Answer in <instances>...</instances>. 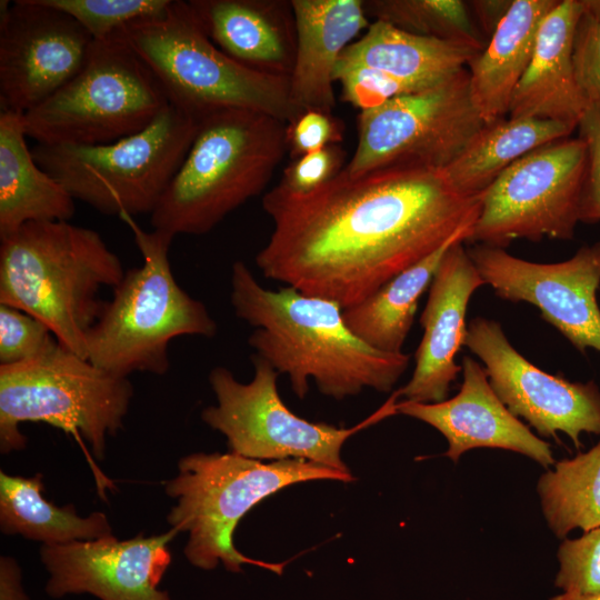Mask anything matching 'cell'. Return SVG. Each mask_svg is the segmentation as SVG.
Here are the masks:
<instances>
[{"label":"cell","instance_id":"obj_1","mask_svg":"<svg viewBox=\"0 0 600 600\" xmlns=\"http://www.w3.org/2000/svg\"><path fill=\"white\" fill-rule=\"evenodd\" d=\"M482 197L459 192L443 168L418 166L342 170L306 196L272 188L262 208L273 230L256 264L266 278L351 307L473 227Z\"/></svg>","mask_w":600,"mask_h":600},{"label":"cell","instance_id":"obj_34","mask_svg":"<svg viewBox=\"0 0 600 600\" xmlns=\"http://www.w3.org/2000/svg\"><path fill=\"white\" fill-rule=\"evenodd\" d=\"M572 58L578 84L589 107L600 112V0H583Z\"/></svg>","mask_w":600,"mask_h":600},{"label":"cell","instance_id":"obj_37","mask_svg":"<svg viewBox=\"0 0 600 600\" xmlns=\"http://www.w3.org/2000/svg\"><path fill=\"white\" fill-rule=\"evenodd\" d=\"M344 122L322 110H302L286 126L287 151L291 159L329 146L340 144L344 137Z\"/></svg>","mask_w":600,"mask_h":600},{"label":"cell","instance_id":"obj_24","mask_svg":"<svg viewBox=\"0 0 600 600\" xmlns=\"http://www.w3.org/2000/svg\"><path fill=\"white\" fill-rule=\"evenodd\" d=\"M22 114L0 112V238L36 221H68L74 199L34 160Z\"/></svg>","mask_w":600,"mask_h":600},{"label":"cell","instance_id":"obj_2","mask_svg":"<svg viewBox=\"0 0 600 600\" xmlns=\"http://www.w3.org/2000/svg\"><path fill=\"white\" fill-rule=\"evenodd\" d=\"M231 304L254 328L248 339L254 356L288 376L300 399L310 380L337 400L364 388L389 392L409 366L410 354L383 352L358 338L339 303L289 286L267 289L242 261L232 264Z\"/></svg>","mask_w":600,"mask_h":600},{"label":"cell","instance_id":"obj_35","mask_svg":"<svg viewBox=\"0 0 600 600\" xmlns=\"http://www.w3.org/2000/svg\"><path fill=\"white\" fill-rule=\"evenodd\" d=\"M334 80L341 86V99L360 111L374 109L393 98L416 92L407 82L364 66H337Z\"/></svg>","mask_w":600,"mask_h":600},{"label":"cell","instance_id":"obj_28","mask_svg":"<svg viewBox=\"0 0 600 600\" xmlns=\"http://www.w3.org/2000/svg\"><path fill=\"white\" fill-rule=\"evenodd\" d=\"M42 476H11L0 471V528L42 544L89 541L112 534L102 512L80 517L72 504L58 507L42 496Z\"/></svg>","mask_w":600,"mask_h":600},{"label":"cell","instance_id":"obj_20","mask_svg":"<svg viewBox=\"0 0 600 600\" xmlns=\"http://www.w3.org/2000/svg\"><path fill=\"white\" fill-rule=\"evenodd\" d=\"M198 23L230 59L248 69L289 78L296 58L291 0H190Z\"/></svg>","mask_w":600,"mask_h":600},{"label":"cell","instance_id":"obj_6","mask_svg":"<svg viewBox=\"0 0 600 600\" xmlns=\"http://www.w3.org/2000/svg\"><path fill=\"white\" fill-rule=\"evenodd\" d=\"M131 227L143 262L126 271L111 300L103 301L87 336V359L120 377L133 372L164 374L168 348L181 336L211 338L218 327L207 307L189 296L173 277L168 251L173 238L158 230L147 232L131 217Z\"/></svg>","mask_w":600,"mask_h":600},{"label":"cell","instance_id":"obj_8","mask_svg":"<svg viewBox=\"0 0 600 600\" xmlns=\"http://www.w3.org/2000/svg\"><path fill=\"white\" fill-rule=\"evenodd\" d=\"M132 396L127 377L98 368L56 340L32 360L0 366V451L24 449L20 423L40 421L80 434L102 460L107 437L122 428Z\"/></svg>","mask_w":600,"mask_h":600},{"label":"cell","instance_id":"obj_30","mask_svg":"<svg viewBox=\"0 0 600 600\" xmlns=\"http://www.w3.org/2000/svg\"><path fill=\"white\" fill-rule=\"evenodd\" d=\"M369 18L403 31L469 44L482 51L487 42L460 0H363Z\"/></svg>","mask_w":600,"mask_h":600},{"label":"cell","instance_id":"obj_40","mask_svg":"<svg viewBox=\"0 0 600 600\" xmlns=\"http://www.w3.org/2000/svg\"><path fill=\"white\" fill-rule=\"evenodd\" d=\"M0 600H29L21 584V570L11 557L0 559Z\"/></svg>","mask_w":600,"mask_h":600},{"label":"cell","instance_id":"obj_32","mask_svg":"<svg viewBox=\"0 0 600 600\" xmlns=\"http://www.w3.org/2000/svg\"><path fill=\"white\" fill-rule=\"evenodd\" d=\"M558 561L554 584L562 592H600V527L564 540L558 550Z\"/></svg>","mask_w":600,"mask_h":600},{"label":"cell","instance_id":"obj_13","mask_svg":"<svg viewBox=\"0 0 600 600\" xmlns=\"http://www.w3.org/2000/svg\"><path fill=\"white\" fill-rule=\"evenodd\" d=\"M486 124L464 68L436 86L360 111L356 150L343 172L353 177L391 167L444 168Z\"/></svg>","mask_w":600,"mask_h":600},{"label":"cell","instance_id":"obj_39","mask_svg":"<svg viewBox=\"0 0 600 600\" xmlns=\"http://www.w3.org/2000/svg\"><path fill=\"white\" fill-rule=\"evenodd\" d=\"M512 1L513 0H479L470 1L468 7L471 8L477 18L480 32L490 38L508 12Z\"/></svg>","mask_w":600,"mask_h":600},{"label":"cell","instance_id":"obj_25","mask_svg":"<svg viewBox=\"0 0 600 600\" xmlns=\"http://www.w3.org/2000/svg\"><path fill=\"white\" fill-rule=\"evenodd\" d=\"M479 52L466 43L413 34L373 20L344 50L338 66L373 68L419 91L453 77Z\"/></svg>","mask_w":600,"mask_h":600},{"label":"cell","instance_id":"obj_33","mask_svg":"<svg viewBox=\"0 0 600 600\" xmlns=\"http://www.w3.org/2000/svg\"><path fill=\"white\" fill-rule=\"evenodd\" d=\"M56 340L50 329L37 318L0 304V366L32 360Z\"/></svg>","mask_w":600,"mask_h":600},{"label":"cell","instance_id":"obj_26","mask_svg":"<svg viewBox=\"0 0 600 600\" xmlns=\"http://www.w3.org/2000/svg\"><path fill=\"white\" fill-rule=\"evenodd\" d=\"M472 228L458 231L438 250L397 274L363 301L343 308L349 329L377 350L402 352L420 297L430 287L448 249L458 241H467Z\"/></svg>","mask_w":600,"mask_h":600},{"label":"cell","instance_id":"obj_36","mask_svg":"<svg viewBox=\"0 0 600 600\" xmlns=\"http://www.w3.org/2000/svg\"><path fill=\"white\" fill-rule=\"evenodd\" d=\"M344 160L346 151L340 144L292 159L273 189L289 196L312 193L341 173L346 167Z\"/></svg>","mask_w":600,"mask_h":600},{"label":"cell","instance_id":"obj_14","mask_svg":"<svg viewBox=\"0 0 600 600\" xmlns=\"http://www.w3.org/2000/svg\"><path fill=\"white\" fill-rule=\"evenodd\" d=\"M9 3L0 14V104L23 114L79 73L94 40L44 0Z\"/></svg>","mask_w":600,"mask_h":600},{"label":"cell","instance_id":"obj_31","mask_svg":"<svg viewBox=\"0 0 600 600\" xmlns=\"http://www.w3.org/2000/svg\"><path fill=\"white\" fill-rule=\"evenodd\" d=\"M76 19L93 38L104 40L123 28L161 14L171 0H44Z\"/></svg>","mask_w":600,"mask_h":600},{"label":"cell","instance_id":"obj_19","mask_svg":"<svg viewBox=\"0 0 600 600\" xmlns=\"http://www.w3.org/2000/svg\"><path fill=\"white\" fill-rule=\"evenodd\" d=\"M459 392L440 402H397L396 413L421 420L448 441L444 456L457 462L474 448H500L527 456L543 467L554 464L550 446L537 437L503 404L484 368L470 357L462 361Z\"/></svg>","mask_w":600,"mask_h":600},{"label":"cell","instance_id":"obj_9","mask_svg":"<svg viewBox=\"0 0 600 600\" xmlns=\"http://www.w3.org/2000/svg\"><path fill=\"white\" fill-rule=\"evenodd\" d=\"M198 124L169 104L146 129L118 141L36 143L31 152L74 200L120 218L151 214L181 166Z\"/></svg>","mask_w":600,"mask_h":600},{"label":"cell","instance_id":"obj_17","mask_svg":"<svg viewBox=\"0 0 600 600\" xmlns=\"http://www.w3.org/2000/svg\"><path fill=\"white\" fill-rule=\"evenodd\" d=\"M179 532L114 536L66 544H42L40 558L50 573L47 593L60 598L91 593L101 600H170L158 584L171 562L169 543Z\"/></svg>","mask_w":600,"mask_h":600},{"label":"cell","instance_id":"obj_3","mask_svg":"<svg viewBox=\"0 0 600 600\" xmlns=\"http://www.w3.org/2000/svg\"><path fill=\"white\" fill-rule=\"evenodd\" d=\"M0 304L43 322L87 359V336L126 271L101 236L68 221H36L0 238Z\"/></svg>","mask_w":600,"mask_h":600},{"label":"cell","instance_id":"obj_29","mask_svg":"<svg viewBox=\"0 0 600 600\" xmlns=\"http://www.w3.org/2000/svg\"><path fill=\"white\" fill-rule=\"evenodd\" d=\"M542 512L558 538L600 527V442L554 463L537 486Z\"/></svg>","mask_w":600,"mask_h":600},{"label":"cell","instance_id":"obj_23","mask_svg":"<svg viewBox=\"0 0 600 600\" xmlns=\"http://www.w3.org/2000/svg\"><path fill=\"white\" fill-rule=\"evenodd\" d=\"M558 0H513L486 48L468 64L470 96L486 123L509 113L539 27Z\"/></svg>","mask_w":600,"mask_h":600},{"label":"cell","instance_id":"obj_5","mask_svg":"<svg viewBox=\"0 0 600 600\" xmlns=\"http://www.w3.org/2000/svg\"><path fill=\"white\" fill-rule=\"evenodd\" d=\"M178 469L164 483V491L177 500L167 516L169 524L189 536L184 556L197 568L212 570L222 562L232 572H240L244 563L277 574L283 570V563L250 559L234 547V529L251 508L298 482L354 480L351 472L304 459L264 463L233 452L191 453L180 459Z\"/></svg>","mask_w":600,"mask_h":600},{"label":"cell","instance_id":"obj_41","mask_svg":"<svg viewBox=\"0 0 600 600\" xmlns=\"http://www.w3.org/2000/svg\"><path fill=\"white\" fill-rule=\"evenodd\" d=\"M550 600H600V592L597 593H573L562 592L552 597Z\"/></svg>","mask_w":600,"mask_h":600},{"label":"cell","instance_id":"obj_22","mask_svg":"<svg viewBox=\"0 0 600 600\" xmlns=\"http://www.w3.org/2000/svg\"><path fill=\"white\" fill-rule=\"evenodd\" d=\"M583 0H561L542 20L532 58L518 82L509 118H537L578 128L589 103L576 78L573 40Z\"/></svg>","mask_w":600,"mask_h":600},{"label":"cell","instance_id":"obj_7","mask_svg":"<svg viewBox=\"0 0 600 600\" xmlns=\"http://www.w3.org/2000/svg\"><path fill=\"white\" fill-rule=\"evenodd\" d=\"M150 69L169 104L200 121L227 109H247L290 122L286 77L246 68L224 54L203 32L188 1L171 0L159 16L119 32Z\"/></svg>","mask_w":600,"mask_h":600},{"label":"cell","instance_id":"obj_10","mask_svg":"<svg viewBox=\"0 0 600 600\" xmlns=\"http://www.w3.org/2000/svg\"><path fill=\"white\" fill-rule=\"evenodd\" d=\"M168 106L150 69L116 33L94 40L79 73L22 122L37 143L104 144L146 129Z\"/></svg>","mask_w":600,"mask_h":600},{"label":"cell","instance_id":"obj_27","mask_svg":"<svg viewBox=\"0 0 600 600\" xmlns=\"http://www.w3.org/2000/svg\"><path fill=\"white\" fill-rule=\"evenodd\" d=\"M574 129L552 120L503 118L487 123L443 170L459 192L479 196L517 160Z\"/></svg>","mask_w":600,"mask_h":600},{"label":"cell","instance_id":"obj_15","mask_svg":"<svg viewBox=\"0 0 600 600\" xmlns=\"http://www.w3.org/2000/svg\"><path fill=\"white\" fill-rule=\"evenodd\" d=\"M467 251L499 298L531 303L581 353L600 352V241L554 263L531 262L486 244Z\"/></svg>","mask_w":600,"mask_h":600},{"label":"cell","instance_id":"obj_18","mask_svg":"<svg viewBox=\"0 0 600 600\" xmlns=\"http://www.w3.org/2000/svg\"><path fill=\"white\" fill-rule=\"evenodd\" d=\"M463 242L448 249L434 273L420 317L423 336L414 354L416 367L409 382L394 392L397 398L420 403L443 401L462 371L456 354L464 344L467 307L473 292L486 284Z\"/></svg>","mask_w":600,"mask_h":600},{"label":"cell","instance_id":"obj_38","mask_svg":"<svg viewBox=\"0 0 600 600\" xmlns=\"http://www.w3.org/2000/svg\"><path fill=\"white\" fill-rule=\"evenodd\" d=\"M578 129L588 147V170L581 198L580 222H600V112L589 107Z\"/></svg>","mask_w":600,"mask_h":600},{"label":"cell","instance_id":"obj_21","mask_svg":"<svg viewBox=\"0 0 600 600\" xmlns=\"http://www.w3.org/2000/svg\"><path fill=\"white\" fill-rule=\"evenodd\" d=\"M297 48L288 78L298 110L333 112L334 72L344 50L370 26L363 0H291Z\"/></svg>","mask_w":600,"mask_h":600},{"label":"cell","instance_id":"obj_16","mask_svg":"<svg viewBox=\"0 0 600 600\" xmlns=\"http://www.w3.org/2000/svg\"><path fill=\"white\" fill-rule=\"evenodd\" d=\"M484 364L489 382L509 411L543 437L567 434L577 448L583 432L600 434V390L593 381L570 382L521 356L499 322L476 317L464 344Z\"/></svg>","mask_w":600,"mask_h":600},{"label":"cell","instance_id":"obj_4","mask_svg":"<svg viewBox=\"0 0 600 600\" xmlns=\"http://www.w3.org/2000/svg\"><path fill=\"white\" fill-rule=\"evenodd\" d=\"M287 123L247 109L199 121L193 141L151 213L154 230L204 234L267 187L287 151Z\"/></svg>","mask_w":600,"mask_h":600},{"label":"cell","instance_id":"obj_11","mask_svg":"<svg viewBox=\"0 0 600 600\" xmlns=\"http://www.w3.org/2000/svg\"><path fill=\"white\" fill-rule=\"evenodd\" d=\"M254 374L241 383L224 367L209 373L217 404L201 412L202 420L227 438L230 452L257 460L304 459L350 472L341 460L343 443L356 432L396 414L391 398L373 414L352 428L311 422L293 413L277 388L279 373L263 359L252 356Z\"/></svg>","mask_w":600,"mask_h":600},{"label":"cell","instance_id":"obj_12","mask_svg":"<svg viewBox=\"0 0 600 600\" xmlns=\"http://www.w3.org/2000/svg\"><path fill=\"white\" fill-rule=\"evenodd\" d=\"M587 170L588 147L580 136L529 152L483 192L467 241L504 249L516 239H572Z\"/></svg>","mask_w":600,"mask_h":600}]
</instances>
